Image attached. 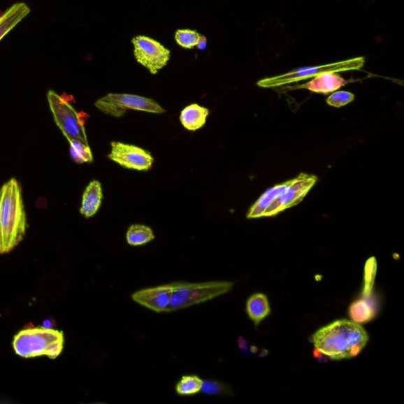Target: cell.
<instances>
[{"instance_id":"16","label":"cell","mask_w":404,"mask_h":404,"mask_svg":"<svg viewBox=\"0 0 404 404\" xmlns=\"http://www.w3.org/2000/svg\"><path fill=\"white\" fill-rule=\"evenodd\" d=\"M209 114V109L193 103L182 110L180 120L187 131H196L205 125Z\"/></svg>"},{"instance_id":"7","label":"cell","mask_w":404,"mask_h":404,"mask_svg":"<svg viewBox=\"0 0 404 404\" xmlns=\"http://www.w3.org/2000/svg\"><path fill=\"white\" fill-rule=\"evenodd\" d=\"M95 106L101 113L115 118L122 117L129 109L154 114L166 113L155 101L131 94H108L98 100Z\"/></svg>"},{"instance_id":"28","label":"cell","mask_w":404,"mask_h":404,"mask_svg":"<svg viewBox=\"0 0 404 404\" xmlns=\"http://www.w3.org/2000/svg\"><path fill=\"white\" fill-rule=\"evenodd\" d=\"M44 327L46 329H52V323L51 321L44 322Z\"/></svg>"},{"instance_id":"8","label":"cell","mask_w":404,"mask_h":404,"mask_svg":"<svg viewBox=\"0 0 404 404\" xmlns=\"http://www.w3.org/2000/svg\"><path fill=\"white\" fill-rule=\"evenodd\" d=\"M134 55L137 62L145 67L152 75L167 66L171 52L160 42L145 36H138L132 39Z\"/></svg>"},{"instance_id":"6","label":"cell","mask_w":404,"mask_h":404,"mask_svg":"<svg viewBox=\"0 0 404 404\" xmlns=\"http://www.w3.org/2000/svg\"><path fill=\"white\" fill-rule=\"evenodd\" d=\"M364 64L365 59L359 57L329 65L304 67V68L287 73L285 75L262 79L258 82V85L262 88L278 87L281 85L305 80V79L314 78L324 73L359 70L362 68Z\"/></svg>"},{"instance_id":"14","label":"cell","mask_w":404,"mask_h":404,"mask_svg":"<svg viewBox=\"0 0 404 404\" xmlns=\"http://www.w3.org/2000/svg\"><path fill=\"white\" fill-rule=\"evenodd\" d=\"M103 199L101 183L92 181L85 189L80 212L85 218L94 217L100 210Z\"/></svg>"},{"instance_id":"4","label":"cell","mask_w":404,"mask_h":404,"mask_svg":"<svg viewBox=\"0 0 404 404\" xmlns=\"http://www.w3.org/2000/svg\"><path fill=\"white\" fill-rule=\"evenodd\" d=\"M168 312L185 309L210 301L229 292L234 284L229 281H210L204 283H173Z\"/></svg>"},{"instance_id":"13","label":"cell","mask_w":404,"mask_h":404,"mask_svg":"<svg viewBox=\"0 0 404 404\" xmlns=\"http://www.w3.org/2000/svg\"><path fill=\"white\" fill-rule=\"evenodd\" d=\"M294 180H295V179L280 183V185L268 189V191L263 194L259 199L251 206L247 217L248 219L263 217V214H264L268 208L290 187Z\"/></svg>"},{"instance_id":"11","label":"cell","mask_w":404,"mask_h":404,"mask_svg":"<svg viewBox=\"0 0 404 404\" xmlns=\"http://www.w3.org/2000/svg\"><path fill=\"white\" fill-rule=\"evenodd\" d=\"M171 284H164L148 287L134 292L132 299L136 303L143 305L157 313L168 312L171 298Z\"/></svg>"},{"instance_id":"26","label":"cell","mask_w":404,"mask_h":404,"mask_svg":"<svg viewBox=\"0 0 404 404\" xmlns=\"http://www.w3.org/2000/svg\"><path fill=\"white\" fill-rule=\"evenodd\" d=\"M238 345L240 347L243 354L247 356H254L255 354L259 356H265L267 352L263 351L260 352V349L254 345H250L248 342L243 338H238Z\"/></svg>"},{"instance_id":"1","label":"cell","mask_w":404,"mask_h":404,"mask_svg":"<svg viewBox=\"0 0 404 404\" xmlns=\"http://www.w3.org/2000/svg\"><path fill=\"white\" fill-rule=\"evenodd\" d=\"M368 341V334L359 324L346 319L328 324L312 338L315 357L326 356L331 360L356 357Z\"/></svg>"},{"instance_id":"20","label":"cell","mask_w":404,"mask_h":404,"mask_svg":"<svg viewBox=\"0 0 404 404\" xmlns=\"http://www.w3.org/2000/svg\"><path fill=\"white\" fill-rule=\"evenodd\" d=\"M203 380L196 375L185 376L177 383L175 391L181 396H194L200 393Z\"/></svg>"},{"instance_id":"3","label":"cell","mask_w":404,"mask_h":404,"mask_svg":"<svg viewBox=\"0 0 404 404\" xmlns=\"http://www.w3.org/2000/svg\"><path fill=\"white\" fill-rule=\"evenodd\" d=\"M64 347V333L45 327L23 329L13 340L15 353L27 359L47 356L55 359L62 353Z\"/></svg>"},{"instance_id":"25","label":"cell","mask_w":404,"mask_h":404,"mask_svg":"<svg viewBox=\"0 0 404 404\" xmlns=\"http://www.w3.org/2000/svg\"><path fill=\"white\" fill-rule=\"evenodd\" d=\"M354 100V95L346 91L336 92L327 99L330 106L340 108L348 105Z\"/></svg>"},{"instance_id":"21","label":"cell","mask_w":404,"mask_h":404,"mask_svg":"<svg viewBox=\"0 0 404 404\" xmlns=\"http://www.w3.org/2000/svg\"><path fill=\"white\" fill-rule=\"evenodd\" d=\"M377 270V259L375 257H371V258L366 261L364 268V285L362 293L363 298H369L371 296L373 286H375Z\"/></svg>"},{"instance_id":"19","label":"cell","mask_w":404,"mask_h":404,"mask_svg":"<svg viewBox=\"0 0 404 404\" xmlns=\"http://www.w3.org/2000/svg\"><path fill=\"white\" fill-rule=\"evenodd\" d=\"M155 238L154 231L148 226L133 224L127 232V243L132 247L144 246Z\"/></svg>"},{"instance_id":"10","label":"cell","mask_w":404,"mask_h":404,"mask_svg":"<svg viewBox=\"0 0 404 404\" xmlns=\"http://www.w3.org/2000/svg\"><path fill=\"white\" fill-rule=\"evenodd\" d=\"M111 146L108 157L125 168L146 171L151 169L154 162L150 152L140 147L119 142H113Z\"/></svg>"},{"instance_id":"2","label":"cell","mask_w":404,"mask_h":404,"mask_svg":"<svg viewBox=\"0 0 404 404\" xmlns=\"http://www.w3.org/2000/svg\"><path fill=\"white\" fill-rule=\"evenodd\" d=\"M27 219L22 188L11 179L0 188V254H8L27 233Z\"/></svg>"},{"instance_id":"18","label":"cell","mask_w":404,"mask_h":404,"mask_svg":"<svg viewBox=\"0 0 404 404\" xmlns=\"http://www.w3.org/2000/svg\"><path fill=\"white\" fill-rule=\"evenodd\" d=\"M370 297L356 300L352 303L348 314L352 322L357 324L368 323L375 317L377 310Z\"/></svg>"},{"instance_id":"5","label":"cell","mask_w":404,"mask_h":404,"mask_svg":"<svg viewBox=\"0 0 404 404\" xmlns=\"http://www.w3.org/2000/svg\"><path fill=\"white\" fill-rule=\"evenodd\" d=\"M47 96L55 122L68 142L78 140L89 145L83 122L75 109L52 90L48 91Z\"/></svg>"},{"instance_id":"12","label":"cell","mask_w":404,"mask_h":404,"mask_svg":"<svg viewBox=\"0 0 404 404\" xmlns=\"http://www.w3.org/2000/svg\"><path fill=\"white\" fill-rule=\"evenodd\" d=\"M349 82L334 72L322 73L313 80L291 89H307L315 93L327 94L344 87Z\"/></svg>"},{"instance_id":"9","label":"cell","mask_w":404,"mask_h":404,"mask_svg":"<svg viewBox=\"0 0 404 404\" xmlns=\"http://www.w3.org/2000/svg\"><path fill=\"white\" fill-rule=\"evenodd\" d=\"M317 177L314 175L300 174L290 187L273 202L263 217H273L281 212L297 205L305 197L317 182Z\"/></svg>"},{"instance_id":"15","label":"cell","mask_w":404,"mask_h":404,"mask_svg":"<svg viewBox=\"0 0 404 404\" xmlns=\"http://www.w3.org/2000/svg\"><path fill=\"white\" fill-rule=\"evenodd\" d=\"M30 13L26 3H17L6 10L0 17V41Z\"/></svg>"},{"instance_id":"24","label":"cell","mask_w":404,"mask_h":404,"mask_svg":"<svg viewBox=\"0 0 404 404\" xmlns=\"http://www.w3.org/2000/svg\"><path fill=\"white\" fill-rule=\"evenodd\" d=\"M201 38V34L192 29L177 30L175 36L177 44L187 49H192L197 46Z\"/></svg>"},{"instance_id":"22","label":"cell","mask_w":404,"mask_h":404,"mask_svg":"<svg viewBox=\"0 0 404 404\" xmlns=\"http://www.w3.org/2000/svg\"><path fill=\"white\" fill-rule=\"evenodd\" d=\"M201 391L208 396L234 395V391L230 385L215 380L203 381Z\"/></svg>"},{"instance_id":"17","label":"cell","mask_w":404,"mask_h":404,"mask_svg":"<svg viewBox=\"0 0 404 404\" xmlns=\"http://www.w3.org/2000/svg\"><path fill=\"white\" fill-rule=\"evenodd\" d=\"M247 313L255 326H259L271 313L267 296L262 293L251 296L247 302Z\"/></svg>"},{"instance_id":"27","label":"cell","mask_w":404,"mask_h":404,"mask_svg":"<svg viewBox=\"0 0 404 404\" xmlns=\"http://www.w3.org/2000/svg\"><path fill=\"white\" fill-rule=\"evenodd\" d=\"M206 46H207V39L205 36H201L199 44L196 47L200 49V50H204V49L206 48Z\"/></svg>"},{"instance_id":"23","label":"cell","mask_w":404,"mask_h":404,"mask_svg":"<svg viewBox=\"0 0 404 404\" xmlns=\"http://www.w3.org/2000/svg\"><path fill=\"white\" fill-rule=\"evenodd\" d=\"M69 143L71 156L73 161L78 164L93 162L94 158L89 145H85L78 140H71Z\"/></svg>"}]
</instances>
